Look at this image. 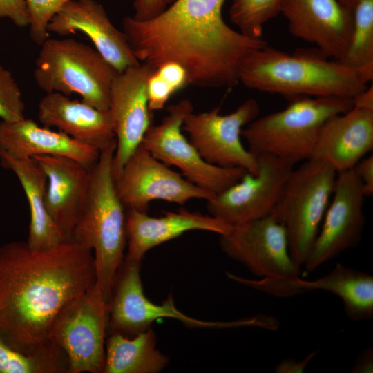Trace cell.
Returning <instances> with one entry per match:
<instances>
[{
    "mask_svg": "<svg viewBox=\"0 0 373 373\" xmlns=\"http://www.w3.org/2000/svg\"><path fill=\"white\" fill-rule=\"evenodd\" d=\"M336 172L314 159L293 169L270 213L285 228L291 257L300 268L307 261L332 196Z\"/></svg>",
    "mask_w": 373,
    "mask_h": 373,
    "instance_id": "52a82bcc",
    "label": "cell"
},
{
    "mask_svg": "<svg viewBox=\"0 0 373 373\" xmlns=\"http://www.w3.org/2000/svg\"><path fill=\"white\" fill-rule=\"evenodd\" d=\"M0 162L15 174L26 196L30 216L26 242L30 247L47 250L66 241L47 211V177L38 162L14 158L0 151Z\"/></svg>",
    "mask_w": 373,
    "mask_h": 373,
    "instance_id": "d4e9b609",
    "label": "cell"
},
{
    "mask_svg": "<svg viewBox=\"0 0 373 373\" xmlns=\"http://www.w3.org/2000/svg\"><path fill=\"white\" fill-rule=\"evenodd\" d=\"M193 111L189 99L168 106L166 115L160 124L149 128L141 145L164 164L179 169L187 180L216 195L248 171L242 168L216 166L202 157L182 133L184 118Z\"/></svg>",
    "mask_w": 373,
    "mask_h": 373,
    "instance_id": "30bf717a",
    "label": "cell"
},
{
    "mask_svg": "<svg viewBox=\"0 0 373 373\" xmlns=\"http://www.w3.org/2000/svg\"><path fill=\"white\" fill-rule=\"evenodd\" d=\"M373 349L368 347L358 355L351 372L370 373L373 371Z\"/></svg>",
    "mask_w": 373,
    "mask_h": 373,
    "instance_id": "8d00e7d4",
    "label": "cell"
},
{
    "mask_svg": "<svg viewBox=\"0 0 373 373\" xmlns=\"http://www.w3.org/2000/svg\"><path fill=\"white\" fill-rule=\"evenodd\" d=\"M365 198L362 184L353 169L336 174L332 199L304 264L307 271L316 270L360 243L365 227Z\"/></svg>",
    "mask_w": 373,
    "mask_h": 373,
    "instance_id": "9a60e30c",
    "label": "cell"
},
{
    "mask_svg": "<svg viewBox=\"0 0 373 373\" xmlns=\"http://www.w3.org/2000/svg\"><path fill=\"white\" fill-rule=\"evenodd\" d=\"M69 373L61 350L39 355L20 353L0 338V373Z\"/></svg>",
    "mask_w": 373,
    "mask_h": 373,
    "instance_id": "83f0119b",
    "label": "cell"
},
{
    "mask_svg": "<svg viewBox=\"0 0 373 373\" xmlns=\"http://www.w3.org/2000/svg\"><path fill=\"white\" fill-rule=\"evenodd\" d=\"M224 0H175L148 21L122 20V31L134 55L155 69L175 61L188 73L189 84L231 87L240 65L251 52L267 45L229 26L222 8Z\"/></svg>",
    "mask_w": 373,
    "mask_h": 373,
    "instance_id": "7a4b0ae2",
    "label": "cell"
},
{
    "mask_svg": "<svg viewBox=\"0 0 373 373\" xmlns=\"http://www.w3.org/2000/svg\"><path fill=\"white\" fill-rule=\"evenodd\" d=\"M317 354V350L309 354L305 358L297 361L295 359H284L281 361L275 367L277 373H301L303 372L310 361Z\"/></svg>",
    "mask_w": 373,
    "mask_h": 373,
    "instance_id": "d590c367",
    "label": "cell"
},
{
    "mask_svg": "<svg viewBox=\"0 0 373 373\" xmlns=\"http://www.w3.org/2000/svg\"><path fill=\"white\" fill-rule=\"evenodd\" d=\"M353 171L360 180L365 198L373 195V156L364 157L353 167Z\"/></svg>",
    "mask_w": 373,
    "mask_h": 373,
    "instance_id": "e575fe53",
    "label": "cell"
},
{
    "mask_svg": "<svg viewBox=\"0 0 373 373\" xmlns=\"http://www.w3.org/2000/svg\"><path fill=\"white\" fill-rule=\"evenodd\" d=\"M260 113L254 99H248L233 112L222 115L220 107L200 113H190L182 128L189 140L207 162L225 168H242L249 173L258 172L257 157L241 141V131Z\"/></svg>",
    "mask_w": 373,
    "mask_h": 373,
    "instance_id": "8fae6325",
    "label": "cell"
},
{
    "mask_svg": "<svg viewBox=\"0 0 373 373\" xmlns=\"http://www.w3.org/2000/svg\"><path fill=\"white\" fill-rule=\"evenodd\" d=\"M189 84V75L182 66L171 61L162 64L147 80L146 93L150 110L162 109L174 93Z\"/></svg>",
    "mask_w": 373,
    "mask_h": 373,
    "instance_id": "f546056e",
    "label": "cell"
},
{
    "mask_svg": "<svg viewBox=\"0 0 373 373\" xmlns=\"http://www.w3.org/2000/svg\"><path fill=\"white\" fill-rule=\"evenodd\" d=\"M169 358L156 348L151 327L133 336L112 332L106 340L104 373H157Z\"/></svg>",
    "mask_w": 373,
    "mask_h": 373,
    "instance_id": "484cf974",
    "label": "cell"
},
{
    "mask_svg": "<svg viewBox=\"0 0 373 373\" xmlns=\"http://www.w3.org/2000/svg\"><path fill=\"white\" fill-rule=\"evenodd\" d=\"M97 281L93 251L72 240L47 250L27 242L0 246V338L16 351L59 349L50 331L59 312Z\"/></svg>",
    "mask_w": 373,
    "mask_h": 373,
    "instance_id": "6da1fadb",
    "label": "cell"
},
{
    "mask_svg": "<svg viewBox=\"0 0 373 373\" xmlns=\"http://www.w3.org/2000/svg\"><path fill=\"white\" fill-rule=\"evenodd\" d=\"M26 106L21 90L12 73L0 65V119L12 122L25 116Z\"/></svg>",
    "mask_w": 373,
    "mask_h": 373,
    "instance_id": "4dcf8cb0",
    "label": "cell"
},
{
    "mask_svg": "<svg viewBox=\"0 0 373 373\" xmlns=\"http://www.w3.org/2000/svg\"><path fill=\"white\" fill-rule=\"evenodd\" d=\"M353 106L373 111L372 86L366 88L353 99Z\"/></svg>",
    "mask_w": 373,
    "mask_h": 373,
    "instance_id": "74e56055",
    "label": "cell"
},
{
    "mask_svg": "<svg viewBox=\"0 0 373 373\" xmlns=\"http://www.w3.org/2000/svg\"><path fill=\"white\" fill-rule=\"evenodd\" d=\"M352 17L347 50L337 61L355 71L367 84L373 78V0H358Z\"/></svg>",
    "mask_w": 373,
    "mask_h": 373,
    "instance_id": "4316f807",
    "label": "cell"
},
{
    "mask_svg": "<svg viewBox=\"0 0 373 373\" xmlns=\"http://www.w3.org/2000/svg\"><path fill=\"white\" fill-rule=\"evenodd\" d=\"M282 13L290 32L318 47L322 55L338 61L352 31V12L338 0H283Z\"/></svg>",
    "mask_w": 373,
    "mask_h": 373,
    "instance_id": "e0dca14e",
    "label": "cell"
},
{
    "mask_svg": "<svg viewBox=\"0 0 373 373\" xmlns=\"http://www.w3.org/2000/svg\"><path fill=\"white\" fill-rule=\"evenodd\" d=\"M269 293L289 297L312 291H325L340 298L347 316L354 321L373 317V276L368 273L337 264L327 275L314 280L298 276L272 279Z\"/></svg>",
    "mask_w": 373,
    "mask_h": 373,
    "instance_id": "603a6c76",
    "label": "cell"
},
{
    "mask_svg": "<svg viewBox=\"0 0 373 373\" xmlns=\"http://www.w3.org/2000/svg\"><path fill=\"white\" fill-rule=\"evenodd\" d=\"M115 147L116 140L100 151L91 170L86 205L70 240L93 251L96 284L107 303L127 244L126 209L117 195L113 172Z\"/></svg>",
    "mask_w": 373,
    "mask_h": 373,
    "instance_id": "277c9868",
    "label": "cell"
},
{
    "mask_svg": "<svg viewBox=\"0 0 373 373\" xmlns=\"http://www.w3.org/2000/svg\"><path fill=\"white\" fill-rule=\"evenodd\" d=\"M154 68L140 63L131 66L114 78L110 93L109 111L111 115L116 147L113 160L114 179L124 163L141 144L153 124L146 93L147 80Z\"/></svg>",
    "mask_w": 373,
    "mask_h": 373,
    "instance_id": "2e32d148",
    "label": "cell"
},
{
    "mask_svg": "<svg viewBox=\"0 0 373 373\" xmlns=\"http://www.w3.org/2000/svg\"><path fill=\"white\" fill-rule=\"evenodd\" d=\"M47 30L61 36L84 33L118 73L140 63L124 32L111 23L104 7L95 0L68 1L53 16Z\"/></svg>",
    "mask_w": 373,
    "mask_h": 373,
    "instance_id": "ac0fdd59",
    "label": "cell"
},
{
    "mask_svg": "<svg viewBox=\"0 0 373 373\" xmlns=\"http://www.w3.org/2000/svg\"><path fill=\"white\" fill-rule=\"evenodd\" d=\"M353 106L352 99L297 97L283 110L254 119L241 136L255 156L270 155L294 166L311 157L323 124Z\"/></svg>",
    "mask_w": 373,
    "mask_h": 373,
    "instance_id": "5b68a950",
    "label": "cell"
},
{
    "mask_svg": "<svg viewBox=\"0 0 373 373\" xmlns=\"http://www.w3.org/2000/svg\"><path fill=\"white\" fill-rule=\"evenodd\" d=\"M108 308L95 284L68 303L55 318L50 339L65 354L69 373L103 372Z\"/></svg>",
    "mask_w": 373,
    "mask_h": 373,
    "instance_id": "ba28073f",
    "label": "cell"
},
{
    "mask_svg": "<svg viewBox=\"0 0 373 373\" xmlns=\"http://www.w3.org/2000/svg\"><path fill=\"white\" fill-rule=\"evenodd\" d=\"M44 126L56 128L70 137L99 151L115 140L109 110L98 109L62 93H46L38 104Z\"/></svg>",
    "mask_w": 373,
    "mask_h": 373,
    "instance_id": "cb8c5ba5",
    "label": "cell"
},
{
    "mask_svg": "<svg viewBox=\"0 0 373 373\" xmlns=\"http://www.w3.org/2000/svg\"><path fill=\"white\" fill-rule=\"evenodd\" d=\"M256 157V173L247 172L237 182L207 200L211 216L234 226L271 213L294 166L270 155Z\"/></svg>",
    "mask_w": 373,
    "mask_h": 373,
    "instance_id": "4fadbf2b",
    "label": "cell"
},
{
    "mask_svg": "<svg viewBox=\"0 0 373 373\" xmlns=\"http://www.w3.org/2000/svg\"><path fill=\"white\" fill-rule=\"evenodd\" d=\"M175 0H135L133 2L134 19L148 21L163 12Z\"/></svg>",
    "mask_w": 373,
    "mask_h": 373,
    "instance_id": "836d02e7",
    "label": "cell"
},
{
    "mask_svg": "<svg viewBox=\"0 0 373 373\" xmlns=\"http://www.w3.org/2000/svg\"><path fill=\"white\" fill-rule=\"evenodd\" d=\"M126 227L127 252L124 258L137 262H141L151 249L187 231L202 230L222 236L233 227L211 215L186 209L165 212L164 216L155 218L133 209H126Z\"/></svg>",
    "mask_w": 373,
    "mask_h": 373,
    "instance_id": "44dd1931",
    "label": "cell"
},
{
    "mask_svg": "<svg viewBox=\"0 0 373 373\" xmlns=\"http://www.w3.org/2000/svg\"><path fill=\"white\" fill-rule=\"evenodd\" d=\"M339 2L347 10L352 12L358 0H338Z\"/></svg>",
    "mask_w": 373,
    "mask_h": 373,
    "instance_id": "f35d334b",
    "label": "cell"
},
{
    "mask_svg": "<svg viewBox=\"0 0 373 373\" xmlns=\"http://www.w3.org/2000/svg\"><path fill=\"white\" fill-rule=\"evenodd\" d=\"M0 151L17 159L59 156L72 159L92 169L100 151L61 131L39 126L32 119L0 121Z\"/></svg>",
    "mask_w": 373,
    "mask_h": 373,
    "instance_id": "7402d4cb",
    "label": "cell"
},
{
    "mask_svg": "<svg viewBox=\"0 0 373 373\" xmlns=\"http://www.w3.org/2000/svg\"><path fill=\"white\" fill-rule=\"evenodd\" d=\"M238 81L260 92L295 97L353 99L367 88L355 71L336 60L291 55L267 45L243 59Z\"/></svg>",
    "mask_w": 373,
    "mask_h": 373,
    "instance_id": "3957f363",
    "label": "cell"
},
{
    "mask_svg": "<svg viewBox=\"0 0 373 373\" xmlns=\"http://www.w3.org/2000/svg\"><path fill=\"white\" fill-rule=\"evenodd\" d=\"M222 251L259 278L299 276L292 260L284 227L271 214L233 226L220 236Z\"/></svg>",
    "mask_w": 373,
    "mask_h": 373,
    "instance_id": "5bb4252c",
    "label": "cell"
},
{
    "mask_svg": "<svg viewBox=\"0 0 373 373\" xmlns=\"http://www.w3.org/2000/svg\"><path fill=\"white\" fill-rule=\"evenodd\" d=\"M33 77L46 93H77L84 102L108 110L112 82L119 73L96 50L71 38H48L41 45Z\"/></svg>",
    "mask_w": 373,
    "mask_h": 373,
    "instance_id": "8992f818",
    "label": "cell"
},
{
    "mask_svg": "<svg viewBox=\"0 0 373 373\" xmlns=\"http://www.w3.org/2000/svg\"><path fill=\"white\" fill-rule=\"evenodd\" d=\"M283 0H233L229 9L231 21L243 35L262 38L263 26L280 13Z\"/></svg>",
    "mask_w": 373,
    "mask_h": 373,
    "instance_id": "f1b7e54d",
    "label": "cell"
},
{
    "mask_svg": "<svg viewBox=\"0 0 373 373\" xmlns=\"http://www.w3.org/2000/svg\"><path fill=\"white\" fill-rule=\"evenodd\" d=\"M117 195L126 209L147 212L151 201L184 204L191 199L209 200L215 195L202 189L153 157L141 144L115 179Z\"/></svg>",
    "mask_w": 373,
    "mask_h": 373,
    "instance_id": "7c38bea8",
    "label": "cell"
},
{
    "mask_svg": "<svg viewBox=\"0 0 373 373\" xmlns=\"http://www.w3.org/2000/svg\"><path fill=\"white\" fill-rule=\"evenodd\" d=\"M34 158L47 177V211L64 239L68 241L87 201L92 169L64 157Z\"/></svg>",
    "mask_w": 373,
    "mask_h": 373,
    "instance_id": "d6986e66",
    "label": "cell"
},
{
    "mask_svg": "<svg viewBox=\"0 0 373 373\" xmlns=\"http://www.w3.org/2000/svg\"><path fill=\"white\" fill-rule=\"evenodd\" d=\"M373 149V111L353 106L321 127L311 157L336 173L351 170Z\"/></svg>",
    "mask_w": 373,
    "mask_h": 373,
    "instance_id": "ffe728a7",
    "label": "cell"
},
{
    "mask_svg": "<svg viewBox=\"0 0 373 373\" xmlns=\"http://www.w3.org/2000/svg\"><path fill=\"white\" fill-rule=\"evenodd\" d=\"M141 262L124 259L113 287L108 303V328L112 332L133 336L151 327L162 318L177 319L191 328L224 329L256 327L254 316L232 321H207L196 319L181 312L175 305L171 295L157 304L144 294L140 278Z\"/></svg>",
    "mask_w": 373,
    "mask_h": 373,
    "instance_id": "9c48e42d",
    "label": "cell"
},
{
    "mask_svg": "<svg viewBox=\"0 0 373 373\" xmlns=\"http://www.w3.org/2000/svg\"><path fill=\"white\" fill-rule=\"evenodd\" d=\"M0 19H8L19 28L28 26L30 16L26 0H0Z\"/></svg>",
    "mask_w": 373,
    "mask_h": 373,
    "instance_id": "d6a6232c",
    "label": "cell"
},
{
    "mask_svg": "<svg viewBox=\"0 0 373 373\" xmlns=\"http://www.w3.org/2000/svg\"><path fill=\"white\" fill-rule=\"evenodd\" d=\"M68 1L26 0L30 16V37L33 42L40 46L49 37V22Z\"/></svg>",
    "mask_w": 373,
    "mask_h": 373,
    "instance_id": "1f68e13d",
    "label": "cell"
}]
</instances>
